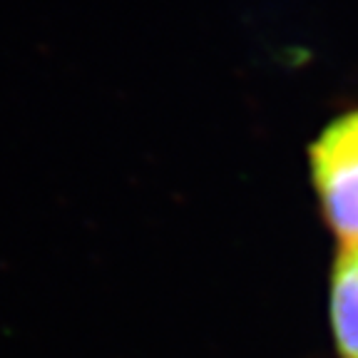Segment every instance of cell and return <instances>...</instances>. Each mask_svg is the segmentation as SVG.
Wrapping results in <instances>:
<instances>
[{
	"instance_id": "1",
	"label": "cell",
	"mask_w": 358,
	"mask_h": 358,
	"mask_svg": "<svg viewBox=\"0 0 358 358\" xmlns=\"http://www.w3.org/2000/svg\"><path fill=\"white\" fill-rule=\"evenodd\" d=\"M324 222L338 241L358 239V107L334 117L308 147Z\"/></svg>"
},
{
	"instance_id": "2",
	"label": "cell",
	"mask_w": 358,
	"mask_h": 358,
	"mask_svg": "<svg viewBox=\"0 0 358 358\" xmlns=\"http://www.w3.org/2000/svg\"><path fill=\"white\" fill-rule=\"evenodd\" d=\"M331 326L341 358H358V239L343 241L331 268Z\"/></svg>"
}]
</instances>
